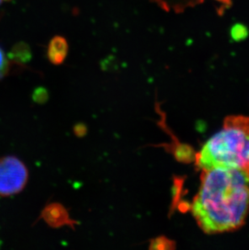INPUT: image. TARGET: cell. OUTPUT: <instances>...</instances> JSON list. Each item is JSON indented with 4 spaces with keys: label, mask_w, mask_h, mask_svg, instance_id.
Wrapping results in <instances>:
<instances>
[{
    "label": "cell",
    "mask_w": 249,
    "mask_h": 250,
    "mask_svg": "<svg viewBox=\"0 0 249 250\" xmlns=\"http://www.w3.org/2000/svg\"><path fill=\"white\" fill-rule=\"evenodd\" d=\"M68 46L66 40L62 37H55L50 42L48 47V58L52 63L59 65L66 59Z\"/></svg>",
    "instance_id": "obj_5"
},
{
    "label": "cell",
    "mask_w": 249,
    "mask_h": 250,
    "mask_svg": "<svg viewBox=\"0 0 249 250\" xmlns=\"http://www.w3.org/2000/svg\"><path fill=\"white\" fill-rule=\"evenodd\" d=\"M4 1H6V0H0V5L2 4V2H4Z\"/></svg>",
    "instance_id": "obj_12"
},
{
    "label": "cell",
    "mask_w": 249,
    "mask_h": 250,
    "mask_svg": "<svg viewBox=\"0 0 249 250\" xmlns=\"http://www.w3.org/2000/svg\"><path fill=\"white\" fill-rule=\"evenodd\" d=\"M174 242L165 236H158L150 241V250H171L174 249Z\"/></svg>",
    "instance_id": "obj_6"
},
{
    "label": "cell",
    "mask_w": 249,
    "mask_h": 250,
    "mask_svg": "<svg viewBox=\"0 0 249 250\" xmlns=\"http://www.w3.org/2000/svg\"><path fill=\"white\" fill-rule=\"evenodd\" d=\"M230 36L235 42L243 41L248 37L247 28L241 24H235L230 30Z\"/></svg>",
    "instance_id": "obj_7"
},
{
    "label": "cell",
    "mask_w": 249,
    "mask_h": 250,
    "mask_svg": "<svg viewBox=\"0 0 249 250\" xmlns=\"http://www.w3.org/2000/svg\"><path fill=\"white\" fill-rule=\"evenodd\" d=\"M217 1H219V2H224V3H228V2H230V0H217Z\"/></svg>",
    "instance_id": "obj_11"
},
{
    "label": "cell",
    "mask_w": 249,
    "mask_h": 250,
    "mask_svg": "<svg viewBox=\"0 0 249 250\" xmlns=\"http://www.w3.org/2000/svg\"><path fill=\"white\" fill-rule=\"evenodd\" d=\"M74 133H75V135L78 137H83V136H84L86 135V133H87V127L85 126V125L83 124H77V125H75V127H74Z\"/></svg>",
    "instance_id": "obj_10"
},
{
    "label": "cell",
    "mask_w": 249,
    "mask_h": 250,
    "mask_svg": "<svg viewBox=\"0 0 249 250\" xmlns=\"http://www.w3.org/2000/svg\"><path fill=\"white\" fill-rule=\"evenodd\" d=\"M9 70V62L3 50L0 48V81L7 75Z\"/></svg>",
    "instance_id": "obj_9"
},
{
    "label": "cell",
    "mask_w": 249,
    "mask_h": 250,
    "mask_svg": "<svg viewBox=\"0 0 249 250\" xmlns=\"http://www.w3.org/2000/svg\"><path fill=\"white\" fill-rule=\"evenodd\" d=\"M25 165L16 156L0 158V195H14L22 191L28 182Z\"/></svg>",
    "instance_id": "obj_3"
},
{
    "label": "cell",
    "mask_w": 249,
    "mask_h": 250,
    "mask_svg": "<svg viewBox=\"0 0 249 250\" xmlns=\"http://www.w3.org/2000/svg\"><path fill=\"white\" fill-rule=\"evenodd\" d=\"M41 218L52 228H61L66 225L74 229L78 224L70 217L66 208L58 203H50L46 206L42 211Z\"/></svg>",
    "instance_id": "obj_4"
},
{
    "label": "cell",
    "mask_w": 249,
    "mask_h": 250,
    "mask_svg": "<svg viewBox=\"0 0 249 250\" xmlns=\"http://www.w3.org/2000/svg\"><path fill=\"white\" fill-rule=\"evenodd\" d=\"M48 95L47 90L44 87H39L33 92V99L38 104H44L47 102Z\"/></svg>",
    "instance_id": "obj_8"
},
{
    "label": "cell",
    "mask_w": 249,
    "mask_h": 250,
    "mask_svg": "<svg viewBox=\"0 0 249 250\" xmlns=\"http://www.w3.org/2000/svg\"><path fill=\"white\" fill-rule=\"evenodd\" d=\"M202 171L199 190L191 205L198 226L207 234L240 229L249 214V180L231 168Z\"/></svg>",
    "instance_id": "obj_1"
},
{
    "label": "cell",
    "mask_w": 249,
    "mask_h": 250,
    "mask_svg": "<svg viewBox=\"0 0 249 250\" xmlns=\"http://www.w3.org/2000/svg\"><path fill=\"white\" fill-rule=\"evenodd\" d=\"M196 165L202 170H238L249 180V117H227L221 130L208 139L198 152Z\"/></svg>",
    "instance_id": "obj_2"
}]
</instances>
